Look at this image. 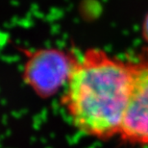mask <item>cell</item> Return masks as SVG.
Here are the masks:
<instances>
[{
    "label": "cell",
    "instance_id": "3957f363",
    "mask_svg": "<svg viewBox=\"0 0 148 148\" xmlns=\"http://www.w3.org/2000/svg\"><path fill=\"white\" fill-rule=\"evenodd\" d=\"M133 80L119 137L131 144L148 146V58L133 63Z\"/></svg>",
    "mask_w": 148,
    "mask_h": 148
},
{
    "label": "cell",
    "instance_id": "277c9868",
    "mask_svg": "<svg viewBox=\"0 0 148 148\" xmlns=\"http://www.w3.org/2000/svg\"><path fill=\"white\" fill-rule=\"evenodd\" d=\"M144 35L146 37V40H148V16L145 19V22H144Z\"/></svg>",
    "mask_w": 148,
    "mask_h": 148
},
{
    "label": "cell",
    "instance_id": "6da1fadb",
    "mask_svg": "<svg viewBox=\"0 0 148 148\" xmlns=\"http://www.w3.org/2000/svg\"><path fill=\"white\" fill-rule=\"evenodd\" d=\"M133 80L132 64L99 49L77 59L63 104L77 129L107 140L119 136Z\"/></svg>",
    "mask_w": 148,
    "mask_h": 148
},
{
    "label": "cell",
    "instance_id": "7a4b0ae2",
    "mask_svg": "<svg viewBox=\"0 0 148 148\" xmlns=\"http://www.w3.org/2000/svg\"><path fill=\"white\" fill-rule=\"evenodd\" d=\"M75 62V59L62 50H38L26 62L23 79L37 95L47 98L66 85Z\"/></svg>",
    "mask_w": 148,
    "mask_h": 148
}]
</instances>
